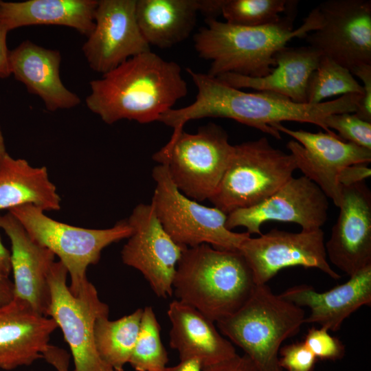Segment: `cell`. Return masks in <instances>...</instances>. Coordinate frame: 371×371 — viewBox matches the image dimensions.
Returning a JSON list of instances; mask_svg holds the SVG:
<instances>
[{"instance_id": "f1b7e54d", "label": "cell", "mask_w": 371, "mask_h": 371, "mask_svg": "<svg viewBox=\"0 0 371 371\" xmlns=\"http://www.w3.org/2000/svg\"><path fill=\"white\" fill-rule=\"evenodd\" d=\"M297 4L290 0H224L221 14L231 25L260 27L278 23L282 13L294 11Z\"/></svg>"}, {"instance_id": "4fadbf2b", "label": "cell", "mask_w": 371, "mask_h": 371, "mask_svg": "<svg viewBox=\"0 0 371 371\" xmlns=\"http://www.w3.org/2000/svg\"><path fill=\"white\" fill-rule=\"evenodd\" d=\"M239 251L256 284H267L280 270L293 266L318 269L334 280L341 278L328 261L322 229L300 232L273 229L257 238L249 237Z\"/></svg>"}, {"instance_id": "7c38bea8", "label": "cell", "mask_w": 371, "mask_h": 371, "mask_svg": "<svg viewBox=\"0 0 371 371\" xmlns=\"http://www.w3.org/2000/svg\"><path fill=\"white\" fill-rule=\"evenodd\" d=\"M127 221L132 234L121 251L122 262L138 270L157 297L172 296L177 264L186 247L165 231L151 204L136 205Z\"/></svg>"}, {"instance_id": "d6986e66", "label": "cell", "mask_w": 371, "mask_h": 371, "mask_svg": "<svg viewBox=\"0 0 371 371\" xmlns=\"http://www.w3.org/2000/svg\"><path fill=\"white\" fill-rule=\"evenodd\" d=\"M55 321L14 298L0 306V368L11 370L43 359Z\"/></svg>"}, {"instance_id": "83f0119b", "label": "cell", "mask_w": 371, "mask_h": 371, "mask_svg": "<svg viewBox=\"0 0 371 371\" xmlns=\"http://www.w3.org/2000/svg\"><path fill=\"white\" fill-rule=\"evenodd\" d=\"M363 87L346 67L331 58L322 56L311 74L306 88V103L319 104L334 95L360 94Z\"/></svg>"}, {"instance_id": "277c9868", "label": "cell", "mask_w": 371, "mask_h": 371, "mask_svg": "<svg viewBox=\"0 0 371 371\" xmlns=\"http://www.w3.org/2000/svg\"><path fill=\"white\" fill-rule=\"evenodd\" d=\"M256 286L239 250L218 249L204 243L183 250L172 295L216 323L237 311Z\"/></svg>"}, {"instance_id": "d4e9b609", "label": "cell", "mask_w": 371, "mask_h": 371, "mask_svg": "<svg viewBox=\"0 0 371 371\" xmlns=\"http://www.w3.org/2000/svg\"><path fill=\"white\" fill-rule=\"evenodd\" d=\"M60 201L45 166L33 167L8 153L0 159V210L25 204L58 210Z\"/></svg>"}, {"instance_id": "484cf974", "label": "cell", "mask_w": 371, "mask_h": 371, "mask_svg": "<svg viewBox=\"0 0 371 371\" xmlns=\"http://www.w3.org/2000/svg\"><path fill=\"white\" fill-rule=\"evenodd\" d=\"M200 8V0H137L136 17L148 43L165 49L190 36Z\"/></svg>"}, {"instance_id": "6da1fadb", "label": "cell", "mask_w": 371, "mask_h": 371, "mask_svg": "<svg viewBox=\"0 0 371 371\" xmlns=\"http://www.w3.org/2000/svg\"><path fill=\"white\" fill-rule=\"evenodd\" d=\"M186 71L197 88L195 100L187 106L168 110L158 120L172 128V133L182 131L190 120L221 117L234 120L278 139L282 138L280 133L271 126L284 121L315 124L326 133L335 134L326 126V117L331 114L355 113L362 97L350 93L319 104L297 103L271 92H245L191 68Z\"/></svg>"}, {"instance_id": "4dcf8cb0", "label": "cell", "mask_w": 371, "mask_h": 371, "mask_svg": "<svg viewBox=\"0 0 371 371\" xmlns=\"http://www.w3.org/2000/svg\"><path fill=\"white\" fill-rule=\"evenodd\" d=\"M325 124L328 129L337 131V135L344 141L371 150V122L362 120L355 113L329 115Z\"/></svg>"}, {"instance_id": "8fae6325", "label": "cell", "mask_w": 371, "mask_h": 371, "mask_svg": "<svg viewBox=\"0 0 371 371\" xmlns=\"http://www.w3.org/2000/svg\"><path fill=\"white\" fill-rule=\"evenodd\" d=\"M317 8L322 23L306 36L308 46L350 72L371 65V1L328 0Z\"/></svg>"}, {"instance_id": "836d02e7", "label": "cell", "mask_w": 371, "mask_h": 371, "mask_svg": "<svg viewBox=\"0 0 371 371\" xmlns=\"http://www.w3.org/2000/svg\"><path fill=\"white\" fill-rule=\"evenodd\" d=\"M351 73L363 82V95L355 113L362 120L371 122V65H361Z\"/></svg>"}, {"instance_id": "3957f363", "label": "cell", "mask_w": 371, "mask_h": 371, "mask_svg": "<svg viewBox=\"0 0 371 371\" xmlns=\"http://www.w3.org/2000/svg\"><path fill=\"white\" fill-rule=\"evenodd\" d=\"M295 11L287 13L276 23L244 27L205 19L194 36L199 56L211 62L207 74L217 77L233 73L251 78L269 74L276 67L275 54L295 38H305L319 29L322 16L316 7L297 29L293 27Z\"/></svg>"}, {"instance_id": "8992f818", "label": "cell", "mask_w": 371, "mask_h": 371, "mask_svg": "<svg viewBox=\"0 0 371 371\" xmlns=\"http://www.w3.org/2000/svg\"><path fill=\"white\" fill-rule=\"evenodd\" d=\"M297 169L291 153L262 137L234 145L225 172L209 201L225 214L256 205L270 197Z\"/></svg>"}, {"instance_id": "74e56055", "label": "cell", "mask_w": 371, "mask_h": 371, "mask_svg": "<svg viewBox=\"0 0 371 371\" xmlns=\"http://www.w3.org/2000/svg\"><path fill=\"white\" fill-rule=\"evenodd\" d=\"M10 31L0 23V78H6L11 75L9 53L7 47V35Z\"/></svg>"}, {"instance_id": "ba28073f", "label": "cell", "mask_w": 371, "mask_h": 371, "mask_svg": "<svg viewBox=\"0 0 371 371\" xmlns=\"http://www.w3.org/2000/svg\"><path fill=\"white\" fill-rule=\"evenodd\" d=\"M8 212L35 242L59 258L70 277L69 288L74 295L88 281L87 269L98 262L102 251L132 234L127 219L118 221L110 228L88 229L55 221L31 204L14 207Z\"/></svg>"}, {"instance_id": "30bf717a", "label": "cell", "mask_w": 371, "mask_h": 371, "mask_svg": "<svg viewBox=\"0 0 371 371\" xmlns=\"http://www.w3.org/2000/svg\"><path fill=\"white\" fill-rule=\"evenodd\" d=\"M68 272L63 264L54 262L48 276L51 301L47 317L60 328L74 360L72 371H115L100 357L95 344L96 319L109 315V306L100 300L89 280L74 295L67 284Z\"/></svg>"}, {"instance_id": "2e32d148", "label": "cell", "mask_w": 371, "mask_h": 371, "mask_svg": "<svg viewBox=\"0 0 371 371\" xmlns=\"http://www.w3.org/2000/svg\"><path fill=\"white\" fill-rule=\"evenodd\" d=\"M328 206V197L315 183L304 176L293 177L263 202L228 214L226 227L241 226L250 235H260L263 223L278 221L297 224L304 231L318 229L327 221Z\"/></svg>"}, {"instance_id": "f546056e", "label": "cell", "mask_w": 371, "mask_h": 371, "mask_svg": "<svg viewBox=\"0 0 371 371\" xmlns=\"http://www.w3.org/2000/svg\"><path fill=\"white\" fill-rule=\"evenodd\" d=\"M161 327L153 308H143L139 330L128 363L135 371H155L166 366L169 359L162 344Z\"/></svg>"}, {"instance_id": "603a6c76", "label": "cell", "mask_w": 371, "mask_h": 371, "mask_svg": "<svg viewBox=\"0 0 371 371\" xmlns=\"http://www.w3.org/2000/svg\"><path fill=\"white\" fill-rule=\"evenodd\" d=\"M322 55L310 46L279 49L274 55L276 67L263 77L251 78L227 73L219 80L236 89L248 88L284 96L297 103H306V88Z\"/></svg>"}, {"instance_id": "7bdbcfd3", "label": "cell", "mask_w": 371, "mask_h": 371, "mask_svg": "<svg viewBox=\"0 0 371 371\" xmlns=\"http://www.w3.org/2000/svg\"><path fill=\"white\" fill-rule=\"evenodd\" d=\"M7 153L3 135L0 127V159Z\"/></svg>"}, {"instance_id": "60d3db41", "label": "cell", "mask_w": 371, "mask_h": 371, "mask_svg": "<svg viewBox=\"0 0 371 371\" xmlns=\"http://www.w3.org/2000/svg\"><path fill=\"white\" fill-rule=\"evenodd\" d=\"M155 371H203V367L196 360L180 361L178 364L174 366H166Z\"/></svg>"}, {"instance_id": "8d00e7d4", "label": "cell", "mask_w": 371, "mask_h": 371, "mask_svg": "<svg viewBox=\"0 0 371 371\" xmlns=\"http://www.w3.org/2000/svg\"><path fill=\"white\" fill-rule=\"evenodd\" d=\"M43 359L53 366L57 371H68L69 355L65 350L49 345L43 353Z\"/></svg>"}, {"instance_id": "7a4b0ae2", "label": "cell", "mask_w": 371, "mask_h": 371, "mask_svg": "<svg viewBox=\"0 0 371 371\" xmlns=\"http://www.w3.org/2000/svg\"><path fill=\"white\" fill-rule=\"evenodd\" d=\"M89 84L86 105L107 124L121 120L158 122L188 93L181 67L151 51L128 59Z\"/></svg>"}, {"instance_id": "f6af8a7d", "label": "cell", "mask_w": 371, "mask_h": 371, "mask_svg": "<svg viewBox=\"0 0 371 371\" xmlns=\"http://www.w3.org/2000/svg\"><path fill=\"white\" fill-rule=\"evenodd\" d=\"M0 2H1V1H0Z\"/></svg>"}, {"instance_id": "7402d4cb", "label": "cell", "mask_w": 371, "mask_h": 371, "mask_svg": "<svg viewBox=\"0 0 371 371\" xmlns=\"http://www.w3.org/2000/svg\"><path fill=\"white\" fill-rule=\"evenodd\" d=\"M167 314L171 323L170 345L177 351L180 361L196 360L207 367L237 355L215 322L194 307L175 300L169 304Z\"/></svg>"}, {"instance_id": "1f68e13d", "label": "cell", "mask_w": 371, "mask_h": 371, "mask_svg": "<svg viewBox=\"0 0 371 371\" xmlns=\"http://www.w3.org/2000/svg\"><path fill=\"white\" fill-rule=\"evenodd\" d=\"M303 341L317 359L335 361L341 359L345 354L343 343L322 327H311Z\"/></svg>"}, {"instance_id": "d590c367", "label": "cell", "mask_w": 371, "mask_h": 371, "mask_svg": "<svg viewBox=\"0 0 371 371\" xmlns=\"http://www.w3.org/2000/svg\"><path fill=\"white\" fill-rule=\"evenodd\" d=\"M203 371H258V370L247 355L237 354L226 361L203 367Z\"/></svg>"}, {"instance_id": "5b68a950", "label": "cell", "mask_w": 371, "mask_h": 371, "mask_svg": "<svg viewBox=\"0 0 371 371\" xmlns=\"http://www.w3.org/2000/svg\"><path fill=\"white\" fill-rule=\"evenodd\" d=\"M304 309L256 284L247 301L234 313L216 322L220 333L240 348L258 371L280 368L282 342L296 335L304 324Z\"/></svg>"}, {"instance_id": "9c48e42d", "label": "cell", "mask_w": 371, "mask_h": 371, "mask_svg": "<svg viewBox=\"0 0 371 371\" xmlns=\"http://www.w3.org/2000/svg\"><path fill=\"white\" fill-rule=\"evenodd\" d=\"M155 188L151 205L165 231L177 244L192 247L208 244L223 250H239L250 237L226 227L227 214L186 196L172 182L166 167L158 164L152 171Z\"/></svg>"}, {"instance_id": "d6a6232c", "label": "cell", "mask_w": 371, "mask_h": 371, "mask_svg": "<svg viewBox=\"0 0 371 371\" xmlns=\"http://www.w3.org/2000/svg\"><path fill=\"white\" fill-rule=\"evenodd\" d=\"M278 365L286 371H313L317 358L304 341L280 348Z\"/></svg>"}, {"instance_id": "b9f144b4", "label": "cell", "mask_w": 371, "mask_h": 371, "mask_svg": "<svg viewBox=\"0 0 371 371\" xmlns=\"http://www.w3.org/2000/svg\"><path fill=\"white\" fill-rule=\"evenodd\" d=\"M1 217V215H0ZM0 271L9 276L11 272L10 251L3 245L0 238Z\"/></svg>"}, {"instance_id": "e575fe53", "label": "cell", "mask_w": 371, "mask_h": 371, "mask_svg": "<svg viewBox=\"0 0 371 371\" xmlns=\"http://www.w3.org/2000/svg\"><path fill=\"white\" fill-rule=\"evenodd\" d=\"M371 176L368 164L350 165L343 168L338 175L337 181L341 186H349L366 181Z\"/></svg>"}, {"instance_id": "ee69618b", "label": "cell", "mask_w": 371, "mask_h": 371, "mask_svg": "<svg viewBox=\"0 0 371 371\" xmlns=\"http://www.w3.org/2000/svg\"><path fill=\"white\" fill-rule=\"evenodd\" d=\"M274 371H284V370H282L281 368H278L277 370H276Z\"/></svg>"}, {"instance_id": "9a60e30c", "label": "cell", "mask_w": 371, "mask_h": 371, "mask_svg": "<svg viewBox=\"0 0 371 371\" xmlns=\"http://www.w3.org/2000/svg\"><path fill=\"white\" fill-rule=\"evenodd\" d=\"M137 0H99L94 28L82 49L89 67L104 74L128 59L150 51L139 27Z\"/></svg>"}, {"instance_id": "5bb4252c", "label": "cell", "mask_w": 371, "mask_h": 371, "mask_svg": "<svg viewBox=\"0 0 371 371\" xmlns=\"http://www.w3.org/2000/svg\"><path fill=\"white\" fill-rule=\"evenodd\" d=\"M271 127L294 139L286 148L293 155L297 169L315 183L339 207L341 186L337 177L345 167L371 161V150L341 139L337 134L311 133L290 129L281 123Z\"/></svg>"}, {"instance_id": "52a82bcc", "label": "cell", "mask_w": 371, "mask_h": 371, "mask_svg": "<svg viewBox=\"0 0 371 371\" xmlns=\"http://www.w3.org/2000/svg\"><path fill=\"white\" fill-rule=\"evenodd\" d=\"M234 145L227 132L214 123L196 133L183 130L172 134L168 142L152 159L166 167L179 190L201 202L216 191L229 162Z\"/></svg>"}, {"instance_id": "f35d334b", "label": "cell", "mask_w": 371, "mask_h": 371, "mask_svg": "<svg viewBox=\"0 0 371 371\" xmlns=\"http://www.w3.org/2000/svg\"><path fill=\"white\" fill-rule=\"evenodd\" d=\"M14 297L13 282L9 276L0 271V306L10 302Z\"/></svg>"}, {"instance_id": "ab89813d", "label": "cell", "mask_w": 371, "mask_h": 371, "mask_svg": "<svg viewBox=\"0 0 371 371\" xmlns=\"http://www.w3.org/2000/svg\"><path fill=\"white\" fill-rule=\"evenodd\" d=\"M224 0H200V12L205 16V19H216L221 14V9Z\"/></svg>"}, {"instance_id": "ffe728a7", "label": "cell", "mask_w": 371, "mask_h": 371, "mask_svg": "<svg viewBox=\"0 0 371 371\" xmlns=\"http://www.w3.org/2000/svg\"><path fill=\"white\" fill-rule=\"evenodd\" d=\"M280 295L295 305L310 308L304 324H317L328 331H337L355 311L371 305V265L328 291L318 292L310 285L300 284Z\"/></svg>"}, {"instance_id": "e0dca14e", "label": "cell", "mask_w": 371, "mask_h": 371, "mask_svg": "<svg viewBox=\"0 0 371 371\" xmlns=\"http://www.w3.org/2000/svg\"><path fill=\"white\" fill-rule=\"evenodd\" d=\"M339 208L326 252L330 262L350 277L371 265V191L366 181L341 186Z\"/></svg>"}, {"instance_id": "cb8c5ba5", "label": "cell", "mask_w": 371, "mask_h": 371, "mask_svg": "<svg viewBox=\"0 0 371 371\" xmlns=\"http://www.w3.org/2000/svg\"><path fill=\"white\" fill-rule=\"evenodd\" d=\"M98 0H28L0 2V23L9 31L29 25H55L88 37L94 28Z\"/></svg>"}, {"instance_id": "44dd1931", "label": "cell", "mask_w": 371, "mask_h": 371, "mask_svg": "<svg viewBox=\"0 0 371 371\" xmlns=\"http://www.w3.org/2000/svg\"><path fill=\"white\" fill-rule=\"evenodd\" d=\"M11 74L24 84L30 93L38 95L49 111L69 109L81 100L69 90L60 77L61 55L30 41H24L10 51Z\"/></svg>"}, {"instance_id": "4316f807", "label": "cell", "mask_w": 371, "mask_h": 371, "mask_svg": "<svg viewBox=\"0 0 371 371\" xmlns=\"http://www.w3.org/2000/svg\"><path fill=\"white\" fill-rule=\"evenodd\" d=\"M143 308L116 320L109 315L98 317L94 324V340L101 359L115 371H124L128 363L139 330Z\"/></svg>"}, {"instance_id": "ac0fdd59", "label": "cell", "mask_w": 371, "mask_h": 371, "mask_svg": "<svg viewBox=\"0 0 371 371\" xmlns=\"http://www.w3.org/2000/svg\"><path fill=\"white\" fill-rule=\"evenodd\" d=\"M0 228L11 243L14 297L27 303L37 313L47 317L51 301L48 276L56 256L35 242L10 212L1 216Z\"/></svg>"}]
</instances>
